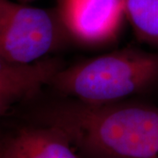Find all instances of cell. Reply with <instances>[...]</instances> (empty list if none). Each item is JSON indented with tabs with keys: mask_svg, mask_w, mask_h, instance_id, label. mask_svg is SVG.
<instances>
[{
	"mask_svg": "<svg viewBox=\"0 0 158 158\" xmlns=\"http://www.w3.org/2000/svg\"><path fill=\"white\" fill-rule=\"evenodd\" d=\"M45 125L96 158H158L157 108L79 101L52 110Z\"/></svg>",
	"mask_w": 158,
	"mask_h": 158,
	"instance_id": "cell-1",
	"label": "cell"
},
{
	"mask_svg": "<svg viewBox=\"0 0 158 158\" xmlns=\"http://www.w3.org/2000/svg\"><path fill=\"white\" fill-rule=\"evenodd\" d=\"M158 79V55L123 48L62 68L49 85L88 104L114 103Z\"/></svg>",
	"mask_w": 158,
	"mask_h": 158,
	"instance_id": "cell-2",
	"label": "cell"
},
{
	"mask_svg": "<svg viewBox=\"0 0 158 158\" xmlns=\"http://www.w3.org/2000/svg\"><path fill=\"white\" fill-rule=\"evenodd\" d=\"M67 35L56 11L0 0V56L31 64L55 50Z\"/></svg>",
	"mask_w": 158,
	"mask_h": 158,
	"instance_id": "cell-3",
	"label": "cell"
},
{
	"mask_svg": "<svg viewBox=\"0 0 158 158\" xmlns=\"http://www.w3.org/2000/svg\"><path fill=\"white\" fill-rule=\"evenodd\" d=\"M56 11L66 34L89 46L113 41L126 19L121 0H57Z\"/></svg>",
	"mask_w": 158,
	"mask_h": 158,
	"instance_id": "cell-4",
	"label": "cell"
},
{
	"mask_svg": "<svg viewBox=\"0 0 158 158\" xmlns=\"http://www.w3.org/2000/svg\"><path fill=\"white\" fill-rule=\"evenodd\" d=\"M1 158H78L62 130L44 125L19 130L6 143Z\"/></svg>",
	"mask_w": 158,
	"mask_h": 158,
	"instance_id": "cell-5",
	"label": "cell"
},
{
	"mask_svg": "<svg viewBox=\"0 0 158 158\" xmlns=\"http://www.w3.org/2000/svg\"><path fill=\"white\" fill-rule=\"evenodd\" d=\"M62 68L56 59H42L31 64H18L0 56V83L19 98L34 95Z\"/></svg>",
	"mask_w": 158,
	"mask_h": 158,
	"instance_id": "cell-6",
	"label": "cell"
},
{
	"mask_svg": "<svg viewBox=\"0 0 158 158\" xmlns=\"http://www.w3.org/2000/svg\"><path fill=\"white\" fill-rule=\"evenodd\" d=\"M125 18L138 39L158 47V0H121Z\"/></svg>",
	"mask_w": 158,
	"mask_h": 158,
	"instance_id": "cell-7",
	"label": "cell"
},
{
	"mask_svg": "<svg viewBox=\"0 0 158 158\" xmlns=\"http://www.w3.org/2000/svg\"><path fill=\"white\" fill-rule=\"evenodd\" d=\"M19 99L10 89L0 83V114L4 113L12 102Z\"/></svg>",
	"mask_w": 158,
	"mask_h": 158,
	"instance_id": "cell-8",
	"label": "cell"
},
{
	"mask_svg": "<svg viewBox=\"0 0 158 158\" xmlns=\"http://www.w3.org/2000/svg\"><path fill=\"white\" fill-rule=\"evenodd\" d=\"M34 1H36V0H18V2H20L23 4H29V3H32Z\"/></svg>",
	"mask_w": 158,
	"mask_h": 158,
	"instance_id": "cell-9",
	"label": "cell"
}]
</instances>
